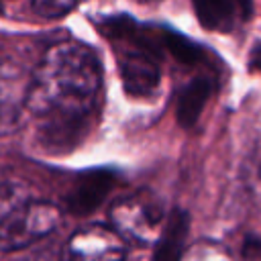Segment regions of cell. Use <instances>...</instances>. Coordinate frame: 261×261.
<instances>
[{"label":"cell","instance_id":"1","mask_svg":"<svg viewBox=\"0 0 261 261\" xmlns=\"http://www.w3.org/2000/svg\"><path fill=\"white\" fill-rule=\"evenodd\" d=\"M102 90V65L80 41L51 45L31 75L24 110L35 143L49 155L71 153L92 130Z\"/></svg>","mask_w":261,"mask_h":261},{"label":"cell","instance_id":"2","mask_svg":"<svg viewBox=\"0 0 261 261\" xmlns=\"http://www.w3.org/2000/svg\"><path fill=\"white\" fill-rule=\"evenodd\" d=\"M61 208L51 202H24L10 208L0 218V249L18 251L47 234L61 224Z\"/></svg>","mask_w":261,"mask_h":261},{"label":"cell","instance_id":"3","mask_svg":"<svg viewBox=\"0 0 261 261\" xmlns=\"http://www.w3.org/2000/svg\"><path fill=\"white\" fill-rule=\"evenodd\" d=\"M110 220L122 239L147 245L157 239L165 214L161 202L147 190H141L114 202L110 208Z\"/></svg>","mask_w":261,"mask_h":261},{"label":"cell","instance_id":"4","mask_svg":"<svg viewBox=\"0 0 261 261\" xmlns=\"http://www.w3.org/2000/svg\"><path fill=\"white\" fill-rule=\"evenodd\" d=\"M126 243L114 230L100 224H90L75 230L59 257V261H124Z\"/></svg>","mask_w":261,"mask_h":261},{"label":"cell","instance_id":"5","mask_svg":"<svg viewBox=\"0 0 261 261\" xmlns=\"http://www.w3.org/2000/svg\"><path fill=\"white\" fill-rule=\"evenodd\" d=\"M155 49L147 45H133L118 53V73L126 96L151 98L161 84V67Z\"/></svg>","mask_w":261,"mask_h":261},{"label":"cell","instance_id":"6","mask_svg":"<svg viewBox=\"0 0 261 261\" xmlns=\"http://www.w3.org/2000/svg\"><path fill=\"white\" fill-rule=\"evenodd\" d=\"M114 186V173L110 169H92L84 171L69 188L65 196L67 212L75 216L92 214L110 194Z\"/></svg>","mask_w":261,"mask_h":261},{"label":"cell","instance_id":"7","mask_svg":"<svg viewBox=\"0 0 261 261\" xmlns=\"http://www.w3.org/2000/svg\"><path fill=\"white\" fill-rule=\"evenodd\" d=\"M31 75L12 59H0V124H12L24 108Z\"/></svg>","mask_w":261,"mask_h":261},{"label":"cell","instance_id":"8","mask_svg":"<svg viewBox=\"0 0 261 261\" xmlns=\"http://www.w3.org/2000/svg\"><path fill=\"white\" fill-rule=\"evenodd\" d=\"M200 24L208 31L228 33L253 16V0H192Z\"/></svg>","mask_w":261,"mask_h":261},{"label":"cell","instance_id":"9","mask_svg":"<svg viewBox=\"0 0 261 261\" xmlns=\"http://www.w3.org/2000/svg\"><path fill=\"white\" fill-rule=\"evenodd\" d=\"M190 234V214L184 208H173L165 214L161 230L155 239L151 261H181Z\"/></svg>","mask_w":261,"mask_h":261},{"label":"cell","instance_id":"10","mask_svg":"<svg viewBox=\"0 0 261 261\" xmlns=\"http://www.w3.org/2000/svg\"><path fill=\"white\" fill-rule=\"evenodd\" d=\"M212 90H214V84L206 75H198L181 88L177 96V106H175V116L179 126L192 128L198 122L208 98L212 96Z\"/></svg>","mask_w":261,"mask_h":261},{"label":"cell","instance_id":"11","mask_svg":"<svg viewBox=\"0 0 261 261\" xmlns=\"http://www.w3.org/2000/svg\"><path fill=\"white\" fill-rule=\"evenodd\" d=\"M159 39H161V47L184 65H196L204 59V49L200 45H196L194 41L171 29H159Z\"/></svg>","mask_w":261,"mask_h":261},{"label":"cell","instance_id":"12","mask_svg":"<svg viewBox=\"0 0 261 261\" xmlns=\"http://www.w3.org/2000/svg\"><path fill=\"white\" fill-rule=\"evenodd\" d=\"M75 2L77 0H33L31 4H33L35 14L43 18H61L67 12H71Z\"/></svg>","mask_w":261,"mask_h":261},{"label":"cell","instance_id":"13","mask_svg":"<svg viewBox=\"0 0 261 261\" xmlns=\"http://www.w3.org/2000/svg\"><path fill=\"white\" fill-rule=\"evenodd\" d=\"M243 261H261V237H247L241 247Z\"/></svg>","mask_w":261,"mask_h":261},{"label":"cell","instance_id":"14","mask_svg":"<svg viewBox=\"0 0 261 261\" xmlns=\"http://www.w3.org/2000/svg\"><path fill=\"white\" fill-rule=\"evenodd\" d=\"M249 69L261 73V41H257L249 51Z\"/></svg>","mask_w":261,"mask_h":261}]
</instances>
